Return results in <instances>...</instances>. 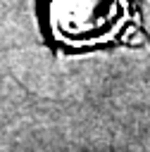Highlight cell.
Returning a JSON list of instances; mask_svg holds the SVG:
<instances>
[{"mask_svg": "<svg viewBox=\"0 0 150 152\" xmlns=\"http://www.w3.org/2000/svg\"><path fill=\"white\" fill-rule=\"evenodd\" d=\"M126 19V0H50L52 36L71 48L112 40Z\"/></svg>", "mask_w": 150, "mask_h": 152, "instance_id": "1", "label": "cell"}]
</instances>
